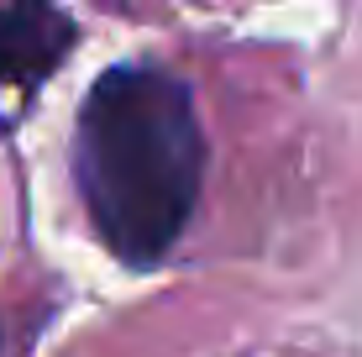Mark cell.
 I'll use <instances>...</instances> for the list:
<instances>
[{
	"instance_id": "cell-2",
	"label": "cell",
	"mask_w": 362,
	"mask_h": 357,
	"mask_svg": "<svg viewBox=\"0 0 362 357\" xmlns=\"http://www.w3.org/2000/svg\"><path fill=\"white\" fill-rule=\"evenodd\" d=\"M79 42L69 11L53 6H6L0 11V95H37Z\"/></svg>"
},
{
	"instance_id": "cell-1",
	"label": "cell",
	"mask_w": 362,
	"mask_h": 357,
	"mask_svg": "<svg viewBox=\"0 0 362 357\" xmlns=\"http://www.w3.org/2000/svg\"><path fill=\"white\" fill-rule=\"evenodd\" d=\"M74 184L105 252L158 268L194 221L205 184V127L179 74L110 64L74 116Z\"/></svg>"
}]
</instances>
